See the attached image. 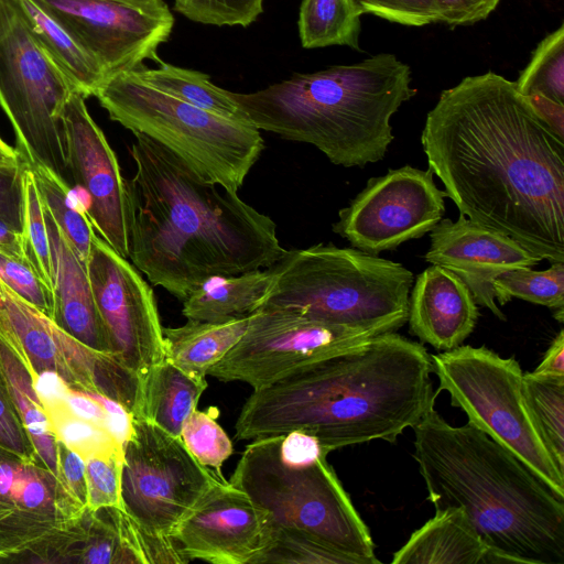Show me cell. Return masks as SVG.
<instances>
[{
    "label": "cell",
    "instance_id": "1",
    "mask_svg": "<svg viewBox=\"0 0 564 564\" xmlns=\"http://www.w3.org/2000/svg\"><path fill=\"white\" fill-rule=\"evenodd\" d=\"M421 142L460 215L564 262V139L514 82L487 72L443 90Z\"/></svg>",
    "mask_w": 564,
    "mask_h": 564
},
{
    "label": "cell",
    "instance_id": "2",
    "mask_svg": "<svg viewBox=\"0 0 564 564\" xmlns=\"http://www.w3.org/2000/svg\"><path fill=\"white\" fill-rule=\"evenodd\" d=\"M124 178L129 259L183 301L216 275L274 264L285 249L275 223L141 133Z\"/></svg>",
    "mask_w": 564,
    "mask_h": 564
},
{
    "label": "cell",
    "instance_id": "3",
    "mask_svg": "<svg viewBox=\"0 0 564 564\" xmlns=\"http://www.w3.org/2000/svg\"><path fill=\"white\" fill-rule=\"evenodd\" d=\"M431 373L423 345L384 333L253 390L236 421V437L296 431L316 437L328 453L376 440L393 443L434 408Z\"/></svg>",
    "mask_w": 564,
    "mask_h": 564
},
{
    "label": "cell",
    "instance_id": "4",
    "mask_svg": "<svg viewBox=\"0 0 564 564\" xmlns=\"http://www.w3.org/2000/svg\"><path fill=\"white\" fill-rule=\"evenodd\" d=\"M412 429L429 500L464 510L489 564H564V497L468 422L451 425L433 408Z\"/></svg>",
    "mask_w": 564,
    "mask_h": 564
},
{
    "label": "cell",
    "instance_id": "5",
    "mask_svg": "<svg viewBox=\"0 0 564 564\" xmlns=\"http://www.w3.org/2000/svg\"><path fill=\"white\" fill-rule=\"evenodd\" d=\"M411 82L408 64L380 53L230 96L258 130L312 144L336 165L362 167L386 156L391 117L416 94Z\"/></svg>",
    "mask_w": 564,
    "mask_h": 564
},
{
    "label": "cell",
    "instance_id": "6",
    "mask_svg": "<svg viewBox=\"0 0 564 564\" xmlns=\"http://www.w3.org/2000/svg\"><path fill=\"white\" fill-rule=\"evenodd\" d=\"M327 455L303 432L256 438L229 481L268 512L271 528L304 532L359 564H378L370 531Z\"/></svg>",
    "mask_w": 564,
    "mask_h": 564
},
{
    "label": "cell",
    "instance_id": "7",
    "mask_svg": "<svg viewBox=\"0 0 564 564\" xmlns=\"http://www.w3.org/2000/svg\"><path fill=\"white\" fill-rule=\"evenodd\" d=\"M269 269L273 280L260 308L379 334L408 321L414 275L399 262L317 243L285 250Z\"/></svg>",
    "mask_w": 564,
    "mask_h": 564
},
{
    "label": "cell",
    "instance_id": "8",
    "mask_svg": "<svg viewBox=\"0 0 564 564\" xmlns=\"http://www.w3.org/2000/svg\"><path fill=\"white\" fill-rule=\"evenodd\" d=\"M95 97L112 121L166 148L229 192H238L264 149L260 130L250 123L182 101L132 72L108 77Z\"/></svg>",
    "mask_w": 564,
    "mask_h": 564
},
{
    "label": "cell",
    "instance_id": "9",
    "mask_svg": "<svg viewBox=\"0 0 564 564\" xmlns=\"http://www.w3.org/2000/svg\"><path fill=\"white\" fill-rule=\"evenodd\" d=\"M432 372L468 423L506 447L564 497V474L543 445L522 391L523 372L513 358L480 346L460 345L431 356Z\"/></svg>",
    "mask_w": 564,
    "mask_h": 564
},
{
    "label": "cell",
    "instance_id": "10",
    "mask_svg": "<svg viewBox=\"0 0 564 564\" xmlns=\"http://www.w3.org/2000/svg\"><path fill=\"white\" fill-rule=\"evenodd\" d=\"M74 91L33 37L17 0H0V106L28 164L63 180L67 162L62 112Z\"/></svg>",
    "mask_w": 564,
    "mask_h": 564
},
{
    "label": "cell",
    "instance_id": "11",
    "mask_svg": "<svg viewBox=\"0 0 564 564\" xmlns=\"http://www.w3.org/2000/svg\"><path fill=\"white\" fill-rule=\"evenodd\" d=\"M181 437L143 417H132L122 448L121 509L143 535L173 540L172 532L218 481Z\"/></svg>",
    "mask_w": 564,
    "mask_h": 564
},
{
    "label": "cell",
    "instance_id": "12",
    "mask_svg": "<svg viewBox=\"0 0 564 564\" xmlns=\"http://www.w3.org/2000/svg\"><path fill=\"white\" fill-rule=\"evenodd\" d=\"M0 337L21 357L33 380L54 373L68 387L99 392L132 416L142 405L141 379L115 356L94 350L0 281Z\"/></svg>",
    "mask_w": 564,
    "mask_h": 564
},
{
    "label": "cell",
    "instance_id": "13",
    "mask_svg": "<svg viewBox=\"0 0 564 564\" xmlns=\"http://www.w3.org/2000/svg\"><path fill=\"white\" fill-rule=\"evenodd\" d=\"M371 329L335 325L297 314L260 308L249 316L239 341L207 376L260 389L318 358L375 336Z\"/></svg>",
    "mask_w": 564,
    "mask_h": 564
},
{
    "label": "cell",
    "instance_id": "14",
    "mask_svg": "<svg viewBox=\"0 0 564 564\" xmlns=\"http://www.w3.org/2000/svg\"><path fill=\"white\" fill-rule=\"evenodd\" d=\"M433 172L405 165L368 180L366 187L338 212L333 231L350 245L378 256L430 232L445 213Z\"/></svg>",
    "mask_w": 564,
    "mask_h": 564
},
{
    "label": "cell",
    "instance_id": "15",
    "mask_svg": "<svg viewBox=\"0 0 564 564\" xmlns=\"http://www.w3.org/2000/svg\"><path fill=\"white\" fill-rule=\"evenodd\" d=\"M87 272L111 354L144 387L154 367L165 359L154 293L140 271L97 235Z\"/></svg>",
    "mask_w": 564,
    "mask_h": 564
},
{
    "label": "cell",
    "instance_id": "16",
    "mask_svg": "<svg viewBox=\"0 0 564 564\" xmlns=\"http://www.w3.org/2000/svg\"><path fill=\"white\" fill-rule=\"evenodd\" d=\"M65 28L110 76L159 61L174 17L163 0H34Z\"/></svg>",
    "mask_w": 564,
    "mask_h": 564
},
{
    "label": "cell",
    "instance_id": "17",
    "mask_svg": "<svg viewBox=\"0 0 564 564\" xmlns=\"http://www.w3.org/2000/svg\"><path fill=\"white\" fill-rule=\"evenodd\" d=\"M84 509L37 454L0 445V563H15L72 525Z\"/></svg>",
    "mask_w": 564,
    "mask_h": 564
},
{
    "label": "cell",
    "instance_id": "18",
    "mask_svg": "<svg viewBox=\"0 0 564 564\" xmlns=\"http://www.w3.org/2000/svg\"><path fill=\"white\" fill-rule=\"evenodd\" d=\"M62 122L67 173L84 192L85 213L99 237L128 259L124 178L116 153L82 94L74 91L67 99Z\"/></svg>",
    "mask_w": 564,
    "mask_h": 564
},
{
    "label": "cell",
    "instance_id": "19",
    "mask_svg": "<svg viewBox=\"0 0 564 564\" xmlns=\"http://www.w3.org/2000/svg\"><path fill=\"white\" fill-rule=\"evenodd\" d=\"M270 531L268 512L223 479L178 522L172 538L188 561L252 564Z\"/></svg>",
    "mask_w": 564,
    "mask_h": 564
},
{
    "label": "cell",
    "instance_id": "20",
    "mask_svg": "<svg viewBox=\"0 0 564 564\" xmlns=\"http://www.w3.org/2000/svg\"><path fill=\"white\" fill-rule=\"evenodd\" d=\"M424 259L454 272L467 285L475 302L506 321L496 304L494 281L500 274L532 268L542 259L511 237L459 215L456 221L441 219L431 230Z\"/></svg>",
    "mask_w": 564,
    "mask_h": 564
},
{
    "label": "cell",
    "instance_id": "21",
    "mask_svg": "<svg viewBox=\"0 0 564 564\" xmlns=\"http://www.w3.org/2000/svg\"><path fill=\"white\" fill-rule=\"evenodd\" d=\"M409 294L410 333L437 350L460 346L479 317L475 299L451 270L432 264L413 282Z\"/></svg>",
    "mask_w": 564,
    "mask_h": 564
},
{
    "label": "cell",
    "instance_id": "22",
    "mask_svg": "<svg viewBox=\"0 0 564 564\" xmlns=\"http://www.w3.org/2000/svg\"><path fill=\"white\" fill-rule=\"evenodd\" d=\"M44 217L51 251L52 319L85 346L111 354L94 300L87 267L80 261L45 207Z\"/></svg>",
    "mask_w": 564,
    "mask_h": 564
},
{
    "label": "cell",
    "instance_id": "23",
    "mask_svg": "<svg viewBox=\"0 0 564 564\" xmlns=\"http://www.w3.org/2000/svg\"><path fill=\"white\" fill-rule=\"evenodd\" d=\"M47 562L147 564L141 532L123 510L116 507H86L72 525L52 540Z\"/></svg>",
    "mask_w": 564,
    "mask_h": 564
},
{
    "label": "cell",
    "instance_id": "24",
    "mask_svg": "<svg viewBox=\"0 0 564 564\" xmlns=\"http://www.w3.org/2000/svg\"><path fill=\"white\" fill-rule=\"evenodd\" d=\"M490 552L464 510L446 507L393 553L392 564H489Z\"/></svg>",
    "mask_w": 564,
    "mask_h": 564
},
{
    "label": "cell",
    "instance_id": "25",
    "mask_svg": "<svg viewBox=\"0 0 564 564\" xmlns=\"http://www.w3.org/2000/svg\"><path fill=\"white\" fill-rule=\"evenodd\" d=\"M272 280L269 268L212 276L182 301V314L204 322L249 316L261 307Z\"/></svg>",
    "mask_w": 564,
    "mask_h": 564
},
{
    "label": "cell",
    "instance_id": "26",
    "mask_svg": "<svg viewBox=\"0 0 564 564\" xmlns=\"http://www.w3.org/2000/svg\"><path fill=\"white\" fill-rule=\"evenodd\" d=\"M33 37L44 53L85 98L95 96L106 80L96 58L34 0H17Z\"/></svg>",
    "mask_w": 564,
    "mask_h": 564
},
{
    "label": "cell",
    "instance_id": "27",
    "mask_svg": "<svg viewBox=\"0 0 564 564\" xmlns=\"http://www.w3.org/2000/svg\"><path fill=\"white\" fill-rule=\"evenodd\" d=\"M249 316L225 322L187 319L178 327H163L165 359L191 375L206 378L209 369L242 337Z\"/></svg>",
    "mask_w": 564,
    "mask_h": 564
},
{
    "label": "cell",
    "instance_id": "28",
    "mask_svg": "<svg viewBox=\"0 0 564 564\" xmlns=\"http://www.w3.org/2000/svg\"><path fill=\"white\" fill-rule=\"evenodd\" d=\"M208 383L205 377L191 375L164 359L144 382L140 413L167 433L181 437L185 421L197 409Z\"/></svg>",
    "mask_w": 564,
    "mask_h": 564
},
{
    "label": "cell",
    "instance_id": "29",
    "mask_svg": "<svg viewBox=\"0 0 564 564\" xmlns=\"http://www.w3.org/2000/svg\"><path fill=\"white\" fill-rule=\"evenodd\" d=\"M0 367L37 456L59 477L57 442L33 377L21 357L1 337Z\"/></svg>",
    "mask_w": 564,
    "mask_h": 564
},
{
    "label": "cell",
    "instance_id": "30",
    "mask_svg": "<svg viewBox=\"0 0 564 564\" xmlns=\"http://www.w3.org/2000/svg\"><path fill=\"white\" fill-rule=\"evenodd\" d=\"M158 63L155 68L142 65L132 73L147 85L182 101L228 119L247 122L230 91L214 85L207 74L160 59Z\"/></svg>",
    "mask_w": 564,
    "mask_h": 564
},
{
    "label": "cell",
    "instance_id": "31",
    "mask_svg": "<svg viewBox=\"0 0 564 564\" xmlns=\"http://www.w3.org/2000/svg\"><path fill=\"white\" fill-rule=\"evenodd\" d=\"M361 15L352 0H303L297 21L302 46L360 50Z\"/></svg>",
    "mask_w": 564,
    "mask_h": 564
},
{
    "label": "cell",
    "instance_id": "32",
    "mask_svg": "<svg viewBox=\"0 0 564 564\" xmlns=\"http://www.w3.org/2000/svg\"><path fill=\"white\" fill-rule=\"evenodd\" d=\"M522 391L543 445L564 474V376L523 373Z\"/></svg>",
    "mask_w": 564,
    "mask_h": 564
},
{
    "label": "cell",
    "instance_id": "33",
    "mask_svg": "<svg viewBox=\"0 0 564 564\" xmlns=\"http://www.w3.org/2000/svg\"><path fill=\"white\" fill-rule=\"evenodd\" d=\"M30 169L43 206L62 230L80 261L87 267L96 231L82 203L73 195L65 180L42 166H30Z\"/></svg>",
    "mask_w": 564,
    "mask_h": 564
},
{
    "label": "cell",
    "instance_id": "34",
    "mask_svg": "<svg viewBox=\"0 0 564 564\" xmlns=\"http://www.w3.org/2000/svg\"><path fill=\"white\" fill-rule=\"evenodd\" d=\"M495 297L506 305L512 297L546 306L563 323L564 317V262L551 263L543 271L520 268L505 272L494 281Z\"/></svg>",
    "mask_w": 564,
    "mask_h": 564
},
{
    "label": "cell",
    "instance_id": "35",
    "mask_svg": "<svg viewBox=\"0 0 564 564\" xmlns=\"http://www.w3.org/2000/svg\"><path fill=\"white\" fill-rule=\"evenodd\" d=\"M514 84L525 97L538 93L564 104L563 23L536 45Z\"/></svg>",
    "mask_w": 564,
    "mask_h": 564
},
{
    "label": "cell",
    "instance_id": "36",
    "mask_svg": "<svg viewBox=\"0 0 564 564\" xmlns=\"http://www.w3.org/2000/svg\"><path fill=\"white\" fill-rule=\"evenodd\" d=\"M359 564L313 536L289 528H271L269 538L252 564Z\"/></svg>",
    "mask_w": 564,
    "mask_h": 564
},
{
    "label": "cell",
    "instance_id": "37",
    "mask_svg": "<svg viewBox=\"0 0 564 564\" xmlns=\"http://www.w3.org/2000/svg\"><path fill=\"white\" fill-rule=\"evenodd\" d=\"M217 409L195 410L185 421L181 438L204 466L221 474L220 468L234 452L232 442L217 422Z\"/></svg>",
    "mask_w": 564,
    "mask_h": 564
},
{
    "label": "cell",
    "instance_id": "38",
    "mask_svg": "<svg viewBox=\"0 0 564 564\" xmlns=\"http://www.w3.org/2000/svg\"><path fill=\"white\" fill-rule=\"evenodd\" d=\"M23 240L26 259L52 290L51 251L44 207L29 164L24 173Z\"/></svg>",
    "mask_w": 564,
    "mask_h": 564
},
{
    "label": "cell",
    "instance_id": "39",
    "mask_svg": "<svg viewBox=\"0 0 564 564\" xmlns=\"http://www.w3.org/2000/svg\"><path fill=\"white\" fill-rule=\"evenodd\" d=\"M174 10L202 24L247 28L262 13L263 0H174Z\"/></svg>",
    "mask_w": 564,
    "mask_h": 564
},
{
    "label": "cell",
    "instance_id": "40",
    "mask_svg": "<svg viewBox=\"0 0 564 564\" xmlns=\"http://www.w3.org/2000/svg\"><path fill=\"white\" fill-rule=\"evenodd\" d=\"M122 449L85 459L87 508L121 509Z\"/></svg>",
    "mask_w": 564,
    "mask_h": 564
},
{
    "label": "cell",
    "instance_id": "41",
    "mask_svg": "<svg viewBox=\"0 0 564 564\" xmlns=\"http://www.w3.org/2000/svg\"><path fill=\"white\" fill-rule=\"evenodd\" d=\"M0 281L14 294L52 318V290L26 258L0 252Z\"/></svg>",
    "mask_w": 564,
    "mask_h": 564
},
{
    "label": "cell",
    "instance_id": "42",
    "mask_svg": "<svg viewBox=\"0 0 564 564\" xmlns=\"http://www.w3.org/2000/svg\"><path fill=\"white\" fill-rule=\"evenodd\" d=\"M361 13L405 26L436 23L434 0H352Z\"/></svg>",
    "mask_w": 564,
    "mask_h": 564
},
{
    "label": "cell",
    "instance_id": "43",
    "mask_svg": "<svg viewBox=\"0 0 564 564\" xmlns=\"http://www.w3.org/2000/svg\"><path fill=\"white\" fill-rule=\"evenodd\" d=\"M28 162L22 158L13 163L0 164V215L23 232L24 173Z\"/></svg>",
    "mask_w": 564,
    "mask_h": 564
},
{
    "label": "cell",
    "instance_id": "44",
    "mask_svg": "<svg viewBox=\"0 0 564 564\" xmlns=\"http://www.w3.org/2000/svg\"><path fill=\"white\" fill-rule=\"evenodd\" d=\"M0 445L23 455H35L31 438L0 367Z\"/></svg>",
    "mask_w": 564,
    "mask_h": 564
},
{
    "label": "cell",
    "instance_id": "45",
    "mask_svg": "<svg viewBox=\"0 0 564 564\" xmlns=\"http://www.w3.org/2000/svg\"><path fill=\"white\" fill-rule=\"evenodd\" d=\"M500 0H434L436 23L471 25L488 18Z\"/></svg>",
    "mask_w": 564,
    "mask_h": 564
},
{
    "label": "cell",
    "instance_id": "46",
    "mask_svg": "<svg viewBox=\"0 0 564 564\" xmlns=\"http://www.w3.org/2000/svg\"><path fill=\"white\" fill-rule=\"evenodd\" d=\"M59 477L69 494L83 506H87L85 460L75 452L57 442Z\"/></svg>",
    "mask_w": 564,
    "mask_h": 564
},
{
    "label": "cell",
    "instance_id": "47",
    "mask_svg": "<svg viewBox=\"0 0 564 564\" xmlns=\"http://www.w3.org/2000/svg\"><path fill=\"white\" fill-rule=\"evenodd\" d=\"M540 118L561 138L564 139V104L541 94L527 96Z\"/></svg>",
    "mask_w": 564,
    "mask_h": 564
},
{
    "label": "cell",
    "instance_id": "48",
    "mask_svg": "<svg viewBox=\"0 0 564 564\" xmlns=\"http://www.w3.org/2000/svg\"><path fill=\"white\" fill-rule=\"evenodd\" d=\"M543 376H564V330L552 340L540 365L532 371Z\"/></svg>",
    "mask_w": 564,
    "mask_h": 564
},
{
    "label": "cell",
    "instance_id": "49",
    "mask_svg": "<svg viewBox=\"0 0 564 564\" xmlns=\"http://www.w3.org/2000/svg\"><path fill=\"white\" fill-rule=\"evenodd\" d=\"M0 252L9 256L26 258L23 232L13 227L0 215Z\"/></svg>",
    "mask_w": 564,
    "mask_h": 564
},
{
    "label": "cell",
    "instance_id": "50",
    "mask_svg": "<svg viewBox=\"0 0 564 564\" xmlns=\"http://www.w3.org/2000/svg\"><path fill=\"white\" fill-rule=\"evenodd\" d=\"M23 156L19 153L17 149L10 147L6 141L0 137V164L3 163H13L21 160Z\"/></svg>",
    "mask_w": 564,
    "mask_h": 564
}]
</instances>
